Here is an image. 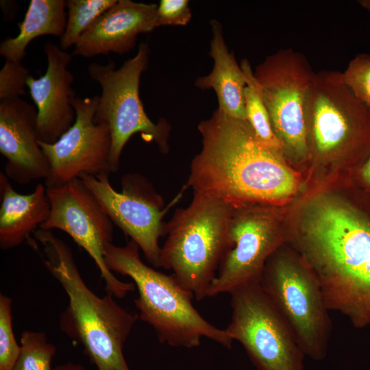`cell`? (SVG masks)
Segmentation results:
<instances>
[{
    "mask_svg": "<svg viewBox=\"0 0 370 370\" xmlns=\"http://www.w3.org/2000/svg\"><path fill=\"white\" fill-rule=\"evenodd\" d=\"M258 282L304 354L323 360L332 332L330 310L319 281L303 259L276 249L267 260Z\"/></svg>",
    "mask_w": 370,
    "mask_h": 370,
    "instance_id": "6",
    "label": "cell"
},
{
    "mask_svg": "<svg viewBox=\"0 0 370 370\" xmlns=\"http://www.w3.org/2000/svg\"><path fill=\"white\" fill-rule=\"evenodd\" d=\"M139 247L130 240L123 247L112 243L105 247V262L110 271L130 277L138 293L134 300L138 318L149 323L158 340L172 347L193 348L207 338L230 348L232 340L225 330L207 321L193 304V293L172 275L146 265Z\"/></svg>",
    "mask_w": 370,
    "mask_h": 370,
    "instance_id": "4",
    "label": "cell"
},
{
    "mask_svg": "<svg viewBox=\"0 0 370 370\" xmlns=\"http://www.w3.org/2000/svg\"><path fill=\"white\" fill-rule=\"evenodd\" d=\"M271 217L261 208L234 207L228 228L229 249L210 285L208 297L230 293L243 284L259 282L267 260L280 242Z\"/></svg>",
    "mask_w": 370,
    "mask_h": 370,
    "instance_id": "14",
    "label": "cell"
},
{
    "mask_svg": "<svg viewBox=\"0 0 370 370\" xmlns=\"http://www.w3.org/2000/svg\"><path fill=\"white\" fill-rule=\"evenodd\" d=\"M316 73L293 49L267 56L254 72L282 153L295 160L310 157L306 114Z\"/></svg>",
    "mask_w": 370,
    "mask_h": 370,
    "instance_id": "8",
    "label": "cell"
},
{
    "mask_svg": "<svg viewBox=\"0 0 370 370\" xmlns=\"http://www.w3.org/2000/svg\"><path fill=\"white\" fill-rule=\"evenodd\" d=\"M117 0H67V20L60 37V48L65 51L75 45L92 23L113 6Z\"/></svg>",
    "mask_w": 370,
    "mask_h": 370,
    "instance_id": "22",
    "label": "cell"
},
{
    "mask_svg": "<svg viewBox=\"0 0 370 370\" xmlns=\"http://www.w3.org/2000/svg\"><path fill=\"white\" fill-rule=\"evenodd\" d=\"M65 8L64 0H31L23 21L18 24L19 34L1 42L0 54L5 60L21 62L34 38L46 35L61 37L66 25Z\"/></svg>",
    "mask_w": 370,
    "mask_h": 370,
    "instance_id": "20",
    "label": "cell"
},
{
    "mask_svg": "<svg viewBox=\"0 0 370 370\" xmlns=\"http://www.w3.org/2000/svg\"><path fill=\"white\" fill-rule=\"evenodd\" d=\"M358 3L370 13V0H359Z\"/></svg>",
    "mask_w": 370,
    "mask_h": 370,
    "instance_id": "30",
    "label": "cell"
},
{
    "mask_svg": "<svg viewBox=\"0 0 370 370\" xmlns=\"http://www.w3.org/2000/svg\"><path fill=\"white\" fill-rule=\"evenodd\" d=\"M51 210L40 229H58L69 234L93 259L106 284V291L122 298L134 289V283L117 279L107 267L105 247L112 243L113 223L86 185L76 179L58 188H47Z\"/></svg>",
    "mask_w": 370,
    "mask_h": 370,
    "instance_id": "12",
    "label": "cell"
},
{
    "mask_svg": "<svg viewBox=\"0 0 370 370\" xmlns=\"http://www.w3.org/2000/svg\"><path fill=\"white\" fill-rule=\"evenodd\" d=\"M201 149L193 159L187 186L233 207L286 199L299 181L282 153L263 146L247 120L219 109L198 125Z\"/></svg>",
    "mask_w": 370,
    "mask_h": 370,
    "instance_id": "1",
    "label": "cell"
},
{
    "mask_svg": "<svg viewBox=\"0 0 370 370\" xmlns=\"http://www.w3.org/2000/svg\"><path fill=\"white\" fill-rule=\"evenodd\" d=\"M37 110L21 97L0 101V153L6 176L19 184L46 179L49 161L39 143Z\"/></svg>",
    "mask_w": 370,
    "mask_h": 370,
    "instance_id": "15",
    "label": "cell"
},
{
    "mask_svg": "<svg viewBox=\"0 0 370 370\" xmlns=\"http://www.w3.org/2000/svg\"><path fill=\"white\" fill-rule=\"evenodd\" d=\"M34 237L44 264L69 298L61 330L82 345L98 370H130L123 347L138 315L127 312L111 295H95L82 278L69 246L51 231L39 229Z\"/></svg>",
    "mask_w": 370,
    "mask_h": 370,
    "instance_id": "3",
    "label": "cell"
},
{
    "mask_svg": "<svg viewBox=\"0 0 370 370\" xmlns=\"http://www.w3.org/2000/svg\"><path fill=\"white\" fill-rule=\"evenodd\" d=\"M157 8L154 3L118 0L82 35L72 55L92 58L130 51L138 34L158 27Z\"/></svg>",
    "mask_w": 370,
    "mask_h": 370,
    "instance_id": "17",
    "label": "cell"
},
{
    "mask_svg": "<svg viewBox=\"0 0 370 370\" xmlns=\"http://www.w3.org/2000/svg\"><path fill=\"white\" fill-rule=\"evenodd\" d=\"M211 27L212 38L210 55L214 60V66L208 75L197 78L195 86L202 90L213 89L219 110L232 117L246 120L243 97L246 77L234 53L228 50L222 25L213 19Z\"/></svg>",
    "mask_w": 370,
    "mask_h": 370,
    "instance_id": "19",
    "label": "cell"
},
{
    "mask_svg": "<svg viewBox=\"0 0 370 370\" xmlns=\"http://www.w3.org/2000/svg\"><path fill=\"white\" fill-rule=\"evenodd\" d=\"M94 194L103 209L130 240L143 252L154 267H161L159 238L166 235L164 217L169 207L147 180L136 173L125 175L122 190L117 192L110 184L109 174L84 173L79 177Z\"/></svg>",
    "mask_w": 370,
    "mask_h": 370,
    "instance_id": "11",
    "label": "cell"
},
{
    "mask_svg": "<svg viewBox=\"0 0 370 370\" xmlns=\"http://www.w3.org/2000/svg\"><path fill=\"white\" fill-rule=\"evenodd\" d=\"M21 350L13 370H52L56 347L43 332L25 331L21 338Z\"/></svg>",
    "mask_w": 370,
    "mask_h": 370,
    "instance_id": "23",
    "label": "cell"
},
{
    "mask_svg": "<svg viewBox=\"0 0 370 370\" xmlns=\"http://www.w3.org/2000/svg\"><path fill=\"white\" fill-rule=\"evenodd\" d=\"M99 96L75 97L73 125L55 143L38 140L50 166L46 188H58L78 179L82 174L111 173L112 139L105 123H96L94 116Z\"/></svg>",
    "mask_w": 370,
    "mask_h": 370,
    "instance_id": "13",
    "label": "cell"
},
{
    "mask_svg": "<svg viewBox=\"0 0 370 370\" xmlns=\"http://www.w3.org/2000/svg\"><path fill=\"white\" fill-rule=\"evenodd\" d=\"M0 246L10 249L27 240L47 219L51 205L45 185L38 184L29 194L18 193L9 178L0 173Z\"/></svg>",
    "mask_w": 370,
    "mask_h": 370,
    "instance_id": "18",
    "label": "cell"
},
{
    "mask_svg": "<svg viewBox=\"0 0 370 370\" xmlns=\"http://www.w3.org/2000/svg\"><path fill=\"white\" fill-rule=\"evenodd\" d=\"M189 1L187 0H161L157 8L158 27L161 25L184 26L191 18Z\"/></svg>",
    "mask_w": 370,
    "mask_h": 370,
    "instance_id": "27",
    "label": "cell"
},
{
    "mask_svg": "<svg viewBox=\"0 0 370 370\" xmlns=\"http://www.w3.org/2000/svg\"><path fill=\"white\" fill-rule=\"evenodd\" d=\"M360 176L364 182L370 188V155L362 165Z\"/></svg>",
    "mask_w": 370,
    "mask_h": 370,
    "instance_id": "28",
    "label": "cell"
},
{
    "mask_svg": "<svg viewBox=\"0 0 370 370\" xmlns=\"http://www.w3.org/2000/svg\"><path fill=\"white\" fill-rule=\"evenodd\" d=\"M310 155L330 158L370 155V110L341 79V72L316 73L306 114Z\"/></svg>",
    "mask_w": 370,
    "mask_h": 370,
    "instance_id": "9",
    "label": "cell"
},
{
    "mask_svg": "<svg viewBox=\"0 0 370 370\" xmlns=\"http://www.w3.org/2000/svg\"><path fill=\"white\" fill-rule=\"evenodd\" d=\"M343 84L370 110V53H360L341 73Z\"/></svg>",
    "mask_w": 370,
    "mask_h": 370,
    "instance_id": "24",
    "label": "cell"
},
{
    "mask_svg": "<svg viewBox=\"0 0 370 370\" xmlns=\"http://www.w3.org/2000/svg\"><path fill=\"white\" fill-rule=\"evenodd\" d=\"M231 295V321L225 329L245 349L259 370H303L305 355L282 315L258 282L243 284Z\"/></svg>",
    "mask_w": 370,
    "mask_h": 370,
    "instance_id": "10",
    "label": "cell"
},
{
    "mask_svg": "<svg viewBox=\"0 0 370 370\" xmlns=\"http://www.w3.org/2000/svg\"><path fill=\"white\" fill-rule=\"evenodd\" d=\"M297 245L329 310L356 327L370 324L369 222L342 203L319 199L306 213Z\"/></svg>",
    "mask_w": 370,
    "mask_h": 370,
    "instance_id": "2",
    "label": "cell"
},
{
    "mask_svg": "<svg viewBox=\"0 0 370 370\" xmlns=\"http://www.w3.org/2000/svg\"><path fill=\"white\" fill-rule=\"evenodd\" d=\"M11 304L10 297L0 295V370H13L21 350L12 330Z\"/></svg>",
    "mask_w": 370,
    "mask_h": 370,
    "instance_id": "25",
    "label": "cell"
},
{
    "mask_svg": "<svg viewBox=\"0 0 370 370\" xmlns=\"http://www.w3.org/2000/svg\"><path fill=\"white\" fill-rule=\"evenodd\" d=\"M47 58L45 73L39 78L32 75L27 86L37 108V132L39 141L56 142L75 123L76 112L71 88L74 77L67 69L72 55L52 42L45 46Z\"/></svg>",
    "mask_w": 370,
    "mask_h": 370,
    "instance_id": "16",
    "label": "cell"
},
{
    "mask_svg": "<svg viewBox=\"0 0 370 370\" xmlns=\"http://www.w3.org/2000/svg\"><path fill=\"white\" fill-rule=\"evenodd\" d=\"M241 67L247 81L243 94L246 120L263 146L282 153L281 144L273 132L254 71L247 59L242 60Z\"/></svg>",
    "mask_w": 370,
    "mask_h": 370,
    "instance_id": "21",
    "label": "cell"
},
{
    "mask_svg": "<svg viewBox=\"0 0 370 370\" xmlns=\"http://www.w3.org/2000/svg\"><path fill=\"white\" fill-rule=\"evenodd\" d=\"M53 370H84L82 365L71 362L56 367Z\"/></svg>",
    "mask_w": 370,
    "mask_h": 370,
    "instance_id": "29",
    "label": "cell"
},
{
    "mask_svg": "<svg viewBox=\"0 0 370 370\" xmlns=\"http://www.w3.org/2000/svg\"><path fill=\"white\" fill-rule=\"evenodd\" d=\"M234 207L216 197L194 193L190 204L177 208L166 225L161 267L197 301L208 297L210 285L229 249L228 228Z\"/></svg>",
    "mask_w": 370,
    "mask_h": 370,
    "instance_id": "5",
    "label": "cell"
},
{
    "mask_svg": "<svg viewBox=\"0 0 370 370\" xmlns=\"http://www.w3.org/2000/svg\"><path fill=\"white\" fill-rule=\"evenodd\" d=\"M30 75L21 62L5 60L0 71V101L25 95V88Z\"/></svg>",
    "mask_w": 370,
    "mask_h": 370,
    "instance_id": "26",
    "label": "cell"
},
{
    "mask_svg": "<svg viewBox=\"0 0 370 370\" xmlns=\"http://www.w3.org/2000/svg\"><path fill=\"white\" fill-rule=\"evenodd\" d=\"M149 53L147 43L142 42L136 54L119 69H116L112 61L107 65L91 63L88 66L89 76L101 88L94 121L105 123L110 132L111 173L118 171L122 151L136 133H140L146 142L156 143L161 152L169 151L170 125L164 119L153 122L139 96L140 79L147 67Z\"/></svg>",
    "mask_w": 370,
    "mask_h": 370,
    "instance_id": "7",
    "label": "cell"
}]
</instances>
